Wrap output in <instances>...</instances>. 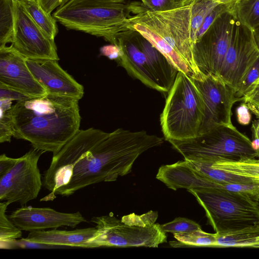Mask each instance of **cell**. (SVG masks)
I'll use <instances>...</instances> for the list:
<instances>
[{
	"mask_svg": "<svg viewBox=\"0 0 259 259\" xmlns=\"http://www.w3.org/2000/svg\"><path fill=\"white\" fill-rule=\"evenodd\" d=\"M163 142V138L145 131L100 130L93 144L74 165L69 182L57 189L55 194L69 196L92 184L115 181L132 171L142 153Z\"/></svg>",
	"mask_w": 259,
	"mask_h": 259,
	"instance_id": "obj_1",
	"label": "cell"
},
{
	"mask_svg": "<svg viewBox=\"0 0 259 259\" xmlns=\"http://www.w3.org/2000/svg\"><path fill=\"white\" fill-rule=\"evenodd\" d=\"M13 137L44 152H58L79 130L78 100L47 94L17 101L8 111Z\"/></svg>",
	"mask_w": 259,
	"mask_h": 259,
	"instance_id": "obj_2",
	"label": "cell"
},
{
	"mask_svg": "<svg viewBox=\"0 0 259 259\" xmlns=\"http://www.w3.org/2000/svg\"><path fill=\"white\" fill-rule=\"evenodd\" d=\"M191 4L163 11H153L141 2L127 4L128 27L149 41L177 68L190 77L202 74L193 57L191 30Z\"/></svg>",
	"mask_w": 259,
	"mask_h": 259,
	"instance_id": "obj_3",
	"label": "cell"
},
{
	"mask_svg": "<svg viewBox=\"0 0 259 259\" xmlns=\"http://www.w3.org/2000/svg\"><path fill=\"white\" fill-rule=\"evenodd\" d=\"M127 4L124 0H69L53 16L68 29L116 45L119 37L134 32L128 27Z\"/></svg>",
	"mask_w": 259,
	"mask_h": 259,
	"instance_id": "obj_4",
	"label": "cell"
},
{
	"mask_svg": "<svg viewBox=\"0 0 259 259\" xmlns=\"http://www.w3.org/2000/svg\"><path fill=\"white\" fill-rule=\"evenodd\" d=\"M157 218L158 212L153 210L142 214L132 213L121 219L112 212L94 217L91 222L96 224L97 232L89 242V248L158 247L167 242V236L156 223Z\"/></svg>",
	"mask_w": 259,
	"mask_h": 259,
	"instance_id": "obj_5",
	"label": "cell"
},
{
	"mask_svg": "<svg viewBox=\"0 0 259 259\" xmlns=\"http://www.w3.org/2000/svg\"><path fill=\"white\" fill-rule=\"evenodd\" d=\"M204 115V102L194 79L178 71L160 115L164 138L184 140L197 137Z\"/></svg>",
	"mask_w": 259,
	"mask_h": 259,
	"instance_id": "obj_6",
	"label": "cell"
},
{
	"mask_svg": "<svg viewBox=\"0 0 259 259\" xmlns=\"http://www.w3.org/2000/svg\"><path fill=\"white\" fill-rule=\"evenodd\" d=\"M187 190L203 207L209 224L218 234L259 224L258 200L250 194L215 188Z\"/></svg>",
	"mask_w": 259,
	"mask_h": 259,
	"instance_id": "obj_7",
	"label": "cell"
},
{
	"mask_svg": "<svg viewBox=\"0 0 259 259\" xmlns=\"http://www.w3.org/2000/svg\"><path fill=\"white\" fill-rule=\"evenodd\" d=\"M134 32L118 38L116 45L120 52L117 63L147 87L167 95L178 70L149 41Z\"/></svg>",
	"mask_w": 259,
	"mask_h": 259,
	"instance_id": "obj_8",
	"label": "cell"
},
{
	"mask_svg": "<svg viewBox=\"0 0 259 259\" xmlns=\"http://www.w3.org/2000/svg\"><path fill=\"white\" fill-rule=\"evenodd\" d=\"M169 142L184 160L211 164L221 160L256 158L258 155L251 141L233 124L217 127L193 138Z\"/></svg>",
	"mask_w": 259,
	"mask_h": 259,
	"instance_id": "obj_9",
	"label": "cell"
},
{
	"mask_svg": "<svg viewBox=\"0 0 259 259\" xmlns=\"http://www.w3.org/2000/svg\"><path fill=\"white\" fill-rule=\"evenodd\" d=\"M232 8L222 14L194 45L195 64L204 75L219 76L238 22Z\"/></svg>",
	"mask_w": 259,
	"mask_h": 259,
	"instance_id": "obj_10",
	"label": "cell"
},
{
	"mask_svg": "<svg viewBox=\"0 0 259 259\" xmlns=\"http://www.w3.org/2000/svg\"><path fill=\"white\" fill-rule=\"evenodd\" d=\"M43 151L33 148L18 158L15 165L0 177V200L22 206L37 197L42 185L38 161Z\"/></svg>",
	"mask_w": 259,
	"mask_h": 259,
	"instance_id": "obj_11",
	"label": "cell"
},
{
	"mask_svg": "<svg viewBox=\"0 0 259 259\" xmlns=\"http://www.w3.org/2000/svg\"><path fill=\"white\" fill-rule=\"evenodd\" d=\"M194 80L204 102V115L198 135L221 125L232 124V108L239 101L235 91L217 76L205 75Z\"/></svg>",
	"mask_w": 259,
	"mask_h": 259,
	"instance_id": "obj_12",
	"label": "cell"
},
{
	"mask_svg": "<svg viewBox=\"0 0 259 259\" xmlns=\"http://www.w3.org/2000/svg\"><path fill=\"white\" fill-rule=\"evenodd\" d=\"M259 57L253 32L239 20L219 77L235 93L250 67Z\"/></svg>",
	"mask_w": 259,
	"mask_h": 259,
	"instance_id": "obj_13",
	"label": "cell"
},
{
	"mask_svg": "<svg viewBox=\"0 0 259 259\" xmlns=\"http://www.w3.org/2000/svg\"><path fill=\"white\" fill-rule=\"evenodd\" d=\"M14 3V35L11 46L25 59L58 61L54 40L42 31L20 3Z\"/></svg>",
	"mask_w": 259,
	"mask_h": 259,
	"instance_id": "obj_14",
	"label": "cell"
},
{
	"mask_svg": "<svg viewBox=\"0 0 259 259\" xmlns=\"http://www.w3.org/2000/svg\"><path fill=\"white\" fill-rule=\"evenodd\" d=\"M0 85L31 97H40L47 94L29 70L25 58L11 45L0 48Z\"/></svg>",
	"mask_w": 259,
	"mask_h": 259,
	"instance_id": "obj_15",
	"label": "cell"
},
{
	"mask_svg": "<svg viewBox=\"0 0 259 259\" xmlns=\"http://www.w3.org/2000/svg\"><path fill=\"white\" fill-rule=\"evenodd\" d=\"M26 64L35 79L47 94L80 100L84 94L83 86L63 70L58 61L25 59Z\"/></svg>",
	"mask_w": 259,
	"mask_h": 259,
	"instance_id": "obj_16",
	"label": "cell"
},
{
	"mask_svg": "<svg viewBox=\"0 0 259 259\" xmlns=\"http://www.w3.org/2000/svg\"><path fill=\"white\" fill-rule=\"evenodd\" d=\"M8 217L21 230L29 232L57 229L62 226L74 228L86 221L79 211L65 213L50 207L31 206H22L13 211Z\"/></svg>",
	"mask_w": 259,
	"mask_h": 259,
	"instance_id": "obj_17",
	"label": "cell"
},
{
	"mask_svg": "<svg viewBox=\"0 0 259 259\" xmlns=\"http://www.w3.org/2000/svg\"><path fill=\"white\" fill-rule=\"evenodd\" d=\"M165 183L173 190L184 188H215L250 194L258 199L259 183L221 184L208 179L194 170L185 160L169 164L165 173Z\"/></svg>",
	"mask_w": 259,
	"mask_h": 259,
	"instance_id": "obj_18",
	"label": "cell"
},
{
	"mask_svg": "<svg viewBox=\"0 0 259 259\" xmlns=\"http://www.w3.org/2000/svg\"><path fill=\"white\" fill-rule=\"evenodd\" d=\"M95 228H87L74 230H39L29 232L24 239L30 241L62 247L89 248V242L94 237Z\"/></svg>",
	"mask_w": 259,
	"mask_h": 259,
	"instance_id": "obj_19",
	"label": "cell"
},
{
	"mask_svg": "<svg viewBox=\"0 0 259 259\" xmlns=\"http://www.w3.org/2000/svg\"><path fill=\"white\" fill-rule=\"evenodd\" d=\"M215 247L259 248V224L230 233H217Z\"/></svg>",
	"mask_w": 259,
	"mask_h": 259,
	"instance_id": "obj_20",
	"label": "cell"
},
{
	"mask_svg": "<svg viewBox=\"0 0 259 259\" xmlns=\"http://www.w3.org/2000/svg\"><path fill=\"white\" fill-rule=\"evenodd\" d=\"M186 161L188 165L198 174L219 183L235 184L259 183V179L241 176L213 168L211 166L210 164Z\"/></svg>",
	"mask_w": 259,
	"mask_h": 259,
	"instance_id": "obj_21",
	"label": "cell"
},
{
	"mask_svg": "<svg viewBox=\"0 0 259 259\" xmlns=\"http://www.w3.org/2000/svg\"><path fill=\"white\" fill-rule=\"evenodd\" d=\"M20 3L42 31L54 40L58 31L56 19L42 8L37 0Z\"/></svg>",
	"mask_w": 259,
	"mask_h": 259,
	"instance_id": "obj_22",
	"label": "cell"
},
{
	"mask_svg": "<svg viewBox=\"0 0 259 259\" xmlns=\"http://www.w3.org/2000/svg\"><path fill=\"white\" fill-rule=\"evenodd\" d=\"M210 165L237 175L259 179V163L255 158L221 160Z\"/></svg>",
	"mask_w": 259,
	"mask_h": 259,
	"instance_id": "obj_23",
	"label": "cell"
},
{
	"mask_svg": "<svg viewBox=\"0 0 259 259\" xmlns=\"http://www.w3.org/2000/svg\"><path fill=\"white\" fill-rule=\"evenodd\" d=\"M177 242L170 241L174 247L185 246L192 247H215L217 233H209L202 229L188 233L173 234Z\"/></svg>",
	"mask_w": 259,
	"mask_h": 259,
	"instance_id": "obj_24",
	"label": "cell"
},
{
	"mask_svg": "<svg viewBox=\"0 0 259 259\" xmlns=\"http://www.w3.org/2000/svg\"><path fill=\"white\" fill-rule=\"evenodd\" d=\"M14 24V1L0 0V48L13 42Z\"/></svg>",
	"mask_w": 259,
	"mask_h": 259,
	"instance_id": "obj_25",
	"label": "cell"
},
{
	"mask_svg": "<svg viewBox=\"0 0 259 259\" xmlns=\"http://www.w3.org/2000/svg\"><path fill=\"white\" fill-rule=\"evenodd\" d=\"M232 10L237 18L253 31L259 27V0H240L233 3Z\"/></svg>",
	"mask_w": 259,
	"mask_h": 259,
	"instance_id": "obj_26",
	"label": "cell"
},
{
	"mask_svg": "<svg viewBox=\"0 0 259 259\" xmlns=\"http://www.w3.org/2000/svg\"><path fill=\"white\" fill-rule=\"evenodd\" d=\"M191 4V30L194 45L204 19L219 3L214 0H196Z\"/></svg>",
	"mask_w": 259,
	"mask_h": 259,
	"instance_id": "obj_27",
	"label": "cell"
},
{
	"mask_svg": "<svg viewBox=\"0 0 259 259\" xmlns=\"http://www.w3.org/2000/svg\"><path fill=\"white\" fill-rule=\"evenodd\" d=\"M10 203L7 201L0 203V241L16 240L22 236V232L6 214Z\"/></svg>",
	"mask_w": 259,
	"mask_h": 259,
	"instance_id": "obj_28",
	"label": "cell"
},
{
	"mask_svg": "<svg viewBox=\"0 0 259 259\" xmlns=\"http://www.w3.org/2000/svg\"><path fill=\"white\" fill-rule=\"evenodd\" d=\"M160 227L164 232L172 234L188 233L201 229L198 223L182 217L176 218L171 222L160 225Z\"/></svg>",
	"mask_w": 259,
	"mask_h": 259,
	"instance_id": "obj_29",
	"label": "cell"
},
{
	"mask_svg": "<svg viewBox=\"0 0 259 259\" xmlns=\"http://www.w3.org/2000/svg\"><path fill=\"white\" fill-rule=\"evenodd\" d=\"M258 77L259 57L248 69L235 92V96L239 101H243V97L250 87Z\"/></svg>",
	"mask_w": 259,
	"mask_h": 259,
	"instance_id": "obj_30",
	"label": "cell"
},
{
	"mask_svg": "<svg viewBox=\"0 0 259 259\" xmlns=\"http://www.w3.org/2000/svg\"><path fill=\"white\" fill-rule=\"evenodd\" d=\"M243 101L254 114L259 113V77L250 87Z\"/></svg>",
	"mask_w": 259,
	"mask_h": 259,
	"instance_id": "obj_31",
	"label": "cell"
},
{
	"mask_svg": "<svg viewBox=\"0 0 259 259\" xmlns=\"http://www.w3.org/2000/svg\"><path fill=\"white\" fill-rule=\"evenodd\" d=\"M9 110H0V142H10L13 136Z\"/></svg>",
	"mask_w": 259,
	"mask_h": 259,
	"instance_id": "obj_32",
	"label": "cell"
},
{
	"mask_svg": "<svg viewBox=\"0 0 259 259\" xmlns=\"http://www.w3.org/2000/svg\"><path fill=\"white\" fill-rule=\"evenodd\" d=\"M141 2L153 11H163L182 7L177 0H141Z\"/></svg>",
	"mask_w": 259,
	"mask_h": 259,
	"instance_id": "obj_33",
	"label": "cell"
},
{
	"mask_svg": "<svg viewBox=\"0 0 259 259\" xmlns=\"http://www.w3.org/2000/svg\"><path fill=\"white\" fill-rule=\"evenodd\" d=\"M32 98L16 90L0 85V98H6L12 101H23Z\"/></svg>",
	"mask_w": 259,
	"mask_h": 259,
	"instance_id": "obj_34",
	"label": "cell"
},
{
	"mask_svg": "<svg viewBox=\"0 0 259 259\" xmlns=\"http://www.w3.org/2000/svg\"><path fill=\"white\" fill-rule=\"evenodd\" d=\"M249 110L247 105L245 103L237 107L236 110L237 117L240 124L247 125L249 123L251 117Z\"/></svg>",
	"mask_w": 259,
	"mask_h": 259,
	"instance_id": "obj_35",
	"label": "cell"
},
{
	"mask_svg": "<svg viewBox=\"0 0 259 259\" xmlns=\"http://www.w3.org/2000/svg\"><path fill=\"white\" fill-rule=\"evenodd\" d=\"M18 158L8 157L5 154L1 155L0 177L5 175L15 165L18 160Z\"/></svg>",
	"mask_w": 259,
	"mask_h": 259,
	"instance_id": "obj_36",
	"label": "cell"
},
{
	"mask_svg": "<svg viewBox=\"0 0 259 259\" xmlns=\"http://www.w3.org/2000/svg\"><path fill=\"white\" fill-rule=\"evenodd\" d=\"M100 54L110 59L117 60L120 55V48L117 45L110 44L104 46L100 48Z\"/></svg>",
	"mask_w": 259,
	"mask_h": 259,
	"instance_id": "obj_37",
	"label": "cell"
},
{
	"mask_svg": "<svg viewBox=\"0 0 259 259\" xmlns=\"http://www.w3.org/2000/svg\"><path fill=\"white\" fill-rule=\"evenodd\" d=\"M42 8L48 13L63 5L69 0H37Z\"/></svg>",
	"mask_w": 259,
	"mask_h": 259,
	"instance_id": "obj_38",
	"label": "cell"
},
{
	"mask_svg": "<svg viewBox=\"0 0 259 259\" xmlns=\"http://www.w3.org/2000/svg\"><path fill=\"white\" fill-rule=\"evenodd\" d=\"M256 115L258 119L252 122L251 131L252 133V145L255 150L259 154V113Z\"/></svg>",
	"mask_w": 259,
	"mask_h": 259,
	"instance_id": "obj_39",
	"label": "cell"
},
{
	"mask_svg": "<svg viewBox=\"0 0 259 259\" xmlns=\"http://www.w3.org/2000/svg\"><path fill=\"white\" fill-rule=\"evenodd\" d=\"M254 38L259 48V27L253 31Z\"/></svg>",
	"mask_w": 259,
	"mask_h": 259,
	"instance_id": "obj_40",
	"label": "cell"
},
{
	"mask_svg": "<svg viewBox=\"0 0 259 259\" xmlns=\"http://www.w3.org/2000/svg\"><path fill=\"white\" fill-rule=\"evenodd\" d=\"M216 2L219 4H231L234 3L240 0H214Z\"/></svg>",
	"mask_w": 259,
	"mask_h": 259,
	"instance_id": "obj_41",
	"label": "cell"
},
{
	"mask_svg": "<svg viewBox=\"0 0 259 259\" xmlns=\"http://www.w3.org/2000/svg\"><path fill=\"white\" fill-rule=\"evenodd\" d=\"M181 6L188 5L189 0H177Z\"/></svg>",
	"mask_w": 259,
	"mask_h": 259,
	"instance_id": "obj_42",
	"label": "cell"
},
{
	"mask_svg": "<svg viewBox=\"0 0 259 259\" xmlns=\"http://www.w3.org/2000/svg\"><path fill=\"white\" fill-rule=\"evenodd\" d=\"M14 1L18 2L19 3H23L26 1H32V0H13Z\"/></svg>",
	"mask_w": 259,
	"mask_h": 259,
	"instance_id": "obj_43",
	"label": "cell"
},
{
	"mask_svg": "<svg viewBox=\"0 0 259 259\" xmlns=\"http://www.w3.org/2000/svg\"><path fill=\"white\" fill-rule=\"evenodd\" d=\"M257 159H256V158H255V159H256V161H257V162H258L259 163V154H258V156H257Z\"/></svg>",
	"mask_w": 259,
	"mask_h": 259,
	"instance_id": "obj_44",
	"label": "cell"
},
{
	"mask_svg": "<svg viewBox=\"0 0 259 259\" xmlns=\"http://www.w3.org/2000/svg\"><path fill=\"white\" fill-rule=\"evenodd\" d=\"M258 203H259V196H258Z\"/></svg>",
	"mask_w": 259,
	"mask_h": 259,
	"instance_id": "obj_45",
	"label": "cell"
}]
</instances>
